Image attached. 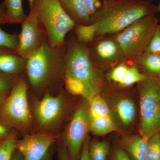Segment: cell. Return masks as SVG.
<instances>
[{"label":"cell","mask_w":160,"mask_h":160,"mask_svg":"<svg viewBox=\"0 0 160 160\" xmlns=\"http://www.w3.org/2000/svg\"><path fill=\"white\" fill-rule=\"evenodd\" d=\"M90 17L97 27V35L118 34L140 19L154 15L157 6L143 0H104Z\"/></svg>","instance_id":"1"},{"label":"cell","mask_w":160,"mask_h":160,"mask_svg":"<svg viewBox=\"0 0 160 160\" xmlns=\"http://www.w3.org/2000/svg\"><path fill=\"white\" fill-rule=\"evenodd\" d=\"M64 75L78 79L85 86V98L89 101L97 95L103 82L102 72L92 60L89 50L75 38L65 41Z\"/></svg>","instance_id":"2"},{"label":"cell","mask_w":160,"mask_h":160,"mask_svg":"<svg viewBox=\"0 0 160 160\" xmlns=\"http://www.w3.org/2000/svg\"><path fill=\"white\" fill-rule=\"evenodd\" d=\"M49 46H64L66 37L74 29L75 22L63 10L58 0H28Z\"/></svg>","instance_id":"3"},{"label":"cell","mask_w":160,"mask_h":160,"mask_svg":"<svg viewBox=\"0 0 160 160\" xmlns=\"http://www.w3.org/2000/svg\"><path fill=\"white\" fill-rule=\"evenodd\" d=\"M64 46L51 47L46 37L37 51L26 59V71L29 82L34 89L46 86L59 73L64 74Z\"/></svg>","instance_id":"4"},{"label":"cell","mask_w":160,"mask_h":160,"mask_svg":"<svg viewBox=\"0 0 160 160\" xmlns=\"http://www.w3.org/2000/svg\"><path fill=\"white\" fill-rule=\"evenodd\" d=\"M155 15L140 19L114 37L125 59L135 61L146 51L159 24Z\"/></svg>","instance_id":"5"},{"label":"cell","mask_w":160,"mask_h":160,"mask_svg":"<svg viewBox=\"0 0 160 160\" xmlns=\"http://www.w3.org/2000/svg\"><path fill=\"white\" fill-rule=\"evenodd\" d=\"M141 136L149 140L160 133V80L149 77L140 83Z\"/></svg>","instance_id":"6"},{"label":"cell","mask_w":160,"mask_h":160,"mask_svg":"<svg viewBox=\"0 0 160 160\" xmlns=\"http://www.w3.org/2000/svg\"><path fill=\"white\" fill-rule=\"evenodd\" d=\"M27 91L28 85L24 78H16L10 94L0 109V113L4 119L18 128H28L31 125Z\"/></svg>","instance_id":"7"},{"label":"cell","mask_w":160,"mask_h":160,"mask_svg":"<svg viewBox=\"0 0 160 160\" xmlns=\"http://www.w3.org/2000/svg\"><path fill=\"white\" fill-rule=\"evenodd\" d=\"M90 128L89 112L81 106L75 112L66 136V148L70 160H78Z\"/></svg>","instance_id":"8"},{"label":"cell","mask_w":160,"mask_h":160,"mask_svg":"<svg viewBox=\"0 0 160 160\" xmlns=\"http://www.w3.org/2000/svg\"><path fill=\"white\" fill-rule=\"evenodd\" d=\"M21 25V31L18 34V44L16 51L27 59L40 48L46 36L35 15L31 10Z\"/></svg>","instance_id":"9"},{"label":"cell","mask_w":160,"mask_h":160,"mask_svg":"<svg viewBox=\"0 0 160 160\" xmlns=\"http://www.w3.org/2000/svg\"><path fill=\"white\" fill-rule=\"evenodd\" d=\"M92 46L91 49L87 48L92 60L98 67H114L126 61L114 37L99 40Z\"/></svg>","instance_id":"10"},{"label":"cell","mask_w":160,"mask_h":160,"mask_svg":"<svg viewBox=\"0 0 160 160\" xmlns=\"http://www.w3.org/2000/svg\"><path fill=\"white\" fill-rule=\"evenodd\" d=\"M55 141L54 137L49 134H36L25 136L17 142V149L23 160H42Z\"/></svg>","instance_id":"11"},{"label":"cell","mask_w":160,"mask_h":160,"mask_svg":"<svg viewBox=\"0 0 160 160\" xmlns=\"http://www.w3.org/2000/svg\"><path fill=\"white\" fill-rule=\"evenodd\" d=\"M64 101L62 96H53L46 93L35 107L38 122L42 126L49 127L56 122L62 113Z\"/></svg>","instance_id":"12"},{"label":"cell","mask_w":160,"mask_h":160,"mask_svg":"<svg viewBox=\"0 0 160 160\" xmlns=\"http://www.w3.org/2000/svg\"><path fill=\"white\" fill-rule=\"evenodd\" d=\"M26 63L15 50L0 47V72L16 76L25 71Z\"/></svg>","instance_id":"13"},{"label":"cell","mask_w":160,"mask_h":160,"mask_svg":"<svg viewBox=\"0 0 160 160\" xmlns=\"http://www.w3.org/2000/svg\"><path fill=\"white\" fill-rule=\"evenodd\" d=\"M63 10L76 24H90V16L84 7L83 0H58Z\"/></svg>","instance_id":"14"},{"label":"cell","mask_w":160,"mask_h":160,"mask_svg":"<svg viewBox=\"0 0 160 160\" xmlns=\"http://www.w3.org/2000/svg\"><path fill=\"white\" fill-rule=\"evenodd\" d=\"M134 62L146 71L148 77L160 80V53L145 52Z\"/></svg>","instance_id":"15"},{"label":"cell","mask_w":160,"mask_h":160,"mask_svg":"<svg viewBox=\"0 0 160 160\" xmlns=\"http://www.w3.org/2000/svg\"><path fill=\"white\" fill-rule=\"evenodd\" d=\"M115 108L118 117L124 126L132 124L136 114V106L132 100L128 98H120L116 102Z\"/></svg>","instance_id":"16"},{"label":"cell","mask_w":160,"mask_h":160,"mask_svg":"<svg viewBox=\"0 0 160 160\" xmlns=\"http://www.w3.org/2000/svg\"><path fill=\"white\" fill-rule=\"evenodd\" d=\"M6 9V24L19 25L26 18V14L22 5V0H4Z\"/></svg>","instance_id":"17"},{"label":"cell","mask_w":160,"mask_h":160,"mask_svg":"<svg viewBox=\"0 0 160 160\" xmlns=\"http://www.w3.org/2000/svg\"><path fill=\"white\" fill-rule=\"evenodd\" d=\"M148 144V140L138 136L126 143V149L132 160H146Z\"/></svg>","instance_id":"18"},{"label":"cell","mask_w":160,"mask_h":160,"mask_svg":"<svg viewBox=\"0 0 160 160\" xmlns=\"http://www.w3.org/2000/svg\"><path fill=\"white\" fill-rule=\"evenodd\" d=\"M6 9L3 2L0 3V47H5L13 50L16 49L18 44L17 33H8L3 30L1 25L5 24Z\"/></svg>","instance_id":"19"},{"label":"cell","mask_w":160,"mask_h":160,"mask_svg":"<svg viewBox=\"0 0 160 160\" xmlns=\"http://www.w3.org/2000/svg\"><path fill=\"white\" fill-rule=\"evenodd\" d=\"M90 130L97 135L102 136L115 131L116 128L111 116L106 118H90Z\"/></svg>","instance_id":"20"},{"label":"cell","mask_w":160,"mask_h":160,"mask_svg":"<svg viewBox=\"0 0 160 160\" xmlns=\"http://www.w3.org/2000/svg\"><path fill=\"white\" fill-rule=\"evenodd\" d=\"M73 29L76 38L84 46L91 44L96 37L97 27L94 23L89 25L77 24Z\"/></svg>","instance_id":"21"},{"label":"cell","mask_w":160,"mask_h":160,"mask_svg":"<svg viewBox=\"0 0 160 160\" xmlns=\"http://www.w3.org/2000/svg\"><path fill=\"white\" fill-rule=\"evenodd\" d=\"M89 102L88 112L89 117L106 118L111 116L109 106L105 100L100 96H95Z\"/></svg>","instance_id":"22"},{"label":"cell","mask_w":160,"mask_h":160,"mask_svg":"<svg viewBox=\"0 0 160 160\" xmlns=\"http://www.w3.org/2000/svg\"><path fill=\"white\" fill-rule=\"evenodd\" d=\"M148 77H149L147 75L140 71L138 64L135 63V64L129 66L125 78L119 85L123 87H129L136 83H140L144 82Z\"/></svg>","instance_id":"23"},{"label":"cell","mask_w":160,"mask_h":160,"mask_svg":"<svg viewBox=\"0 0 160 160\" xmlns=\"http://www.w3.org/2000/svg\"><path fill=\"white\" fill-rule=\"evenodd\" d=\"M109 149V144L104 141H95L89 143V160H106Z\"/></svg>","instance_id":"24"},{"label":"cell","mask_w":160,"mask_h":160,"mask_svg":"<svg viewBox=\"0 0 160 160\" xmlns=\"http://www.w3.org/2000/svg\"><path fill=\"white\" fill-rule=\"evenodd\" d=\"M15 137L9 136L0 143V160H11L17 149Z\"/></svg>","instance_id":"25"},{"label":"cell","mask_w":160,"mask_h":160,"mask_svg":"<svg viewBox=\"0 0 160 160\" xmlns=\"http://www.w3.org/2000/svg\"><path fill=\"white\" fill-rule=\"evenodd\" d=\"M146 160H160V133L148 140Z\"/></svg>","instance_id":"26"},{"label":"cell","mask_w":160,"mask_h":160,"mask_svg":"<svg viewBox=\"0 0 160 160\" xmlns=\"http://www.w3.org/2000/svg\"><path fill=\"white\" fill-rule=\"evenodd\" d=\"M64 82L66 89L69 93L74 96L81 95L85 97L86 89L81 81L74 78L65 77Z\"/></svg>","instance_id":"27"},{"label":"cell","mask_w":160,"mask_h":160,"mask_svg":"<svg viewBox=\"0 0 160 160\" xmlns=\"http://www.w3.org/2000/svg\"><path fill=\"white\" fill-rule=\"evenodd\" d=\"M129 68V66L125 61L122 62L112 68L107 75V78L119 85L125 78Z\"/></svg>","instance_id":"28"},{"label":"cell","mask_w":160,"mask_h":160,"mask_svg":"<svg viewBox=\"0 0 160 160\" xmlns=\"http://www.w3.org/2000/svg\"><path fill=\"white\" fill-rule=\"evenodd\" d=\"M16 76L0 72V92H8L11 90Z\"/></svg>","instance_id":"29"},{"label":"cell","mask_w":160,"mask_h":160,"mask_svg":"<svg viewBox=\"0 0 160 160\" xmlns=\"http://www.w3.org/2000/svg\"><path fill=\"white\" fill-rule=\"evenodd\" d=\"M146 52L160 53V24H158L151 42Z\"/></svg>","instance_id":"30"},{"label":"cell","mask_w":160,"mask_h":160,"mask_svg":"<svg viewBox=\"0 0 160 160\" xmlns=\"http://www.w3.org/2000/svg\"><path fill=\"white\" fill-rule=\"evenodd\" d=\"M84 7L90 17L102 6V0H83Z\"/></svg>","instance_id":"31"},{"label":"cell","mask_w":160,"mask_h":160,"mask_svg":"<svg viewBox=\"0 0 160 160\" xmlns=\"http://www.w3.org/2000/svg\"><path fill=\"white\" fill-rule=\"evenodd\" d=\"M113 160H132L128 153L122 148H117L115 151Z\"/></svg>","instance_id":"32"},{"label":"cell","mask_w":160,"mask_h":160,"mask_svg":"<svg viewBox=\"0 0 160 160\" xmlns=\"http://www.w3.org/2000/svg\"><path fill=\"white\" fill-rule=\"evenodd\" d=\"M89 138H86L83 144L81 155L78 160H89Z\"/></svg>","instance_id":"33"},{"label":"cell","mask_w":160,"mask_h":160,"mask_svg":"<svg viewBox=\"0 0 160 160\" xmlns=\"http://www.w3.org/2000/svg\"><path fill=\"white\" fill-rule=\"evenodd\" d=\"M58 160H70L69 153L66 147H63L59 150Z\"/></svg>","instance_id":"34"},{"label":"cell","mask_w":160,"mask_h":160,"mask_svg":"<svg viewBox=\"0 0 160 160\" xmlns=\"http://www.w3.org/2000/svg\"><path fill=\"white\" fill-rule=\"evenodd\" d=\"M9 133V130L6 126L0 123V138L6 137Z\"/></svg>","instance_id":"35"},{"label":"cell","mask_w":160,"mask_h":160,"mask_svg":"<svg viewBox=\"0 0 160 160\" xmlns=\"http://www.w3.org/2000/svg\"><path fill=\"white\" fill-rule=\"evenodd\" d=\"M11 160H23L22 156L17 149H16Z\"/></svg>","instance_id":"36"},{"label":"cell","mask_w":160,"mask_h":160,"mask_svg":"<svg viewBox=\"0 0 160 160\" xmlns=\"http://www.w3.org/2000/svg\"><path fill=\"white\" fill-rule=\"evenodd\" d=\"M8 92H0V106L4 102L5 99H6V94Z\"/></svg>","instance_id":"37"},{"label":"cell","mask_w":160,"mask_h":160,"mask_svg":"<svg viewBox=\"0 0 160 160\" xmlns=\"http://www.w3.org/2000/svg\"><path fill=\"white\" fill-rule=\"evenodd\" d=\"M42 160H51V154H50V152L49 151L47 152L45 157L43 158Z\"/></svg>","instance_id":"38"},{"label":"cell","mask_w":160,"mask_h":160,"mask_svg":"<svg viewBox=\"0 0 160 160\" xmlns=\"http://www.w3.org/2000/svg\"><path fill=\"white\" fill-rule=\"evenodd\" d=\"M158 7V12H159L160 13V0H159V3L158 5L157 6Z\"/></svg>","instance_id":"39"},{"label":"cell","mask_w":160,"mask_h":160,"mask_svg":"<svg viewBox=\"0 0 160 160\" xmlns=\"http://www.w3.org/2000/svg\"><path fill=\"white\" fill-rule=\"evenodd\" d=\"M143 1H147V2H151L152 0H143Z\"/></svg>","instance_id":"40"},{"label":"cell","mask_w":160,"mask_h":160,"mask_svg":"<svg viewBox=\"0 0 160 160\" xmlns=\"http://www.w3.org/2000/svg\"><path fill=\"white\" fill-rule=\"evenodd\" d=\"M1 142H1V141H0V143H1Z\"/></svg>","instance_id":"41"},{"label":"cell","mask_w":160,"mask_h":160,"mask_svg":"<svg viewBox=\"0 0 160 160\" xmlns=\"http://www.w3.org/2000/svg\"><path fill=\"white\" fill-rule=\"evenodd\" d=\"M102 1H104V0H102Z\"/></svg>","instance_id":"42"}]
</instances>
